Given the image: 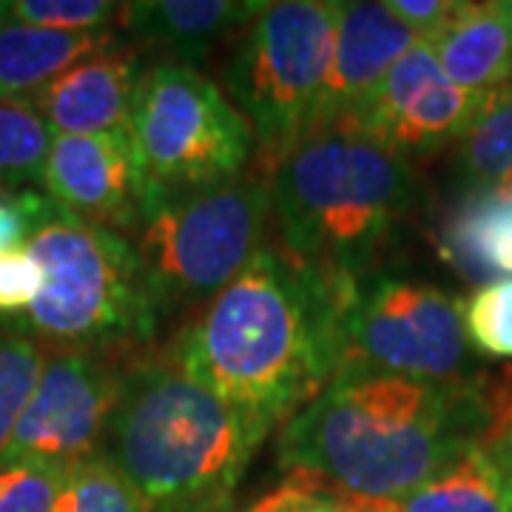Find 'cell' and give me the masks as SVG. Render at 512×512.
<instances>
[{
    "instance_id": "7a4b0ae2",
    "label": "cell",
    "mask_w": 512,
    "mask_h": 512,
    "mask_svg": "<svg viewBox=\"0 0 512 512\" xmlns=\"http://www.w3.org/2000/svg\"><path fill=\"white\" fill-rule=\"evenodd\" d=\"M487 427L484 373L433 384L342 367L282 427L276 464L362 501L393 504L476 450Z\"/></svg>"
},
{
    "instance_id": "f1b7e54d",
    "label": "cell",
    "mask_w": 512,
    "mask_h": 512,
    "mask_svg": "<svg viewBox=\"0 0 512 512\" xmlns=\"http://www.w3.org/2000/svg\"><path fill=\"white\" fill-rule=\"evenodd\" d=\"M43 288V271L26 248L0 254V316L29 311Z\"/></svg>"
},
{
    "instance_id": "83f0119b",
    "label": "cell",
    "mask_w": 512,
    "mask_h": 512,
    "mask_svg": "<svg viewBox=\"0 0 512 512\" xmlns=\"http://www.w3.org/2000/svg\"><path fill=\"white\" fill-rule=\"evenodd\" d=\"M55 202L35 191H12L0 185V254L20 251L46 220Z\"/></svg>"
},
{
    "instance_id": "8fae6325",
    "label": "cell",
    "mask_w": 512,
    "mask_h": 512,
    "mask_svg": "<svg viewBox=\"0 0 512 512\" xmlns=\"http://www.w3.org/2000/svg\"><path fill=\"white\" fill-rule=\"evenodd\" d=\"M487 94L467 92L441 69L433 43L419 40L390 69L379 92L350 126L370 134L390 151L410 157H430L458 140L476 123Z\"/></svg>"
},
{
    "instance_id": "603a6c76",
    "label": "cell",
    "mask_w": 512,
    "mask_h": 512,
    "mask_svg": "<svg viewBox=\"0 0 512 512\" xmlns=\"http://www.w3.org/2000/svg\"><path fill=\"white\" fill-rule=\"evenodd\" d=\"M43 365V348L29 330L0 325V456L6 453L23 410L32 402Z\"/></svg>"
},
{
    "instance_id": "e0dca14e",
    "label": "cell",
    "mask_w": 512,
    "mask_h": 512,
    "mask_svg": "<svg viewBox=\"0 0 512 512\" xmlns=\"http://www.w3.org/2000/svg\"><path fill=\"white\" fill-rule=\"evenodd\" d=\"M117 35L103 32H57L12 20H0V97L26 100L74 63L114 43Z\"/></svg>"
},
{
    "instance_id": "ffe728a7",
    "label": "cell",
    "mask_w": 512,
    "mask_h": 512,
    "mask_svg": "<svg viewBox=\"0 0 512 512\" xmlns=\"http://www.w3.org/2000/svg\"><path fill=\"white\" fill-rule=\"evenodd\" d=\"M390 512H512V498L498 467L476 447L416 493L393 501Z\"/></svg>"
},
{
    "instance_id": "ba28073f",
    "label": "cell",
    "mask_w": 512,
    "mask_h": 512,
    "mask_svg": "<svg viewBox=\"0 0 512 512\" xmlns=\"http://www.w3.org/2000/svg\"><path fill=\"white\" fill-rule=\"evenodd\" d=\"M126 128L157 191L237 180L256 151L248 120L220 86L171 60L143 74Z\"/></svg>"
},
{
    "instance_id": "4316f807",
    "label": "cell",
    "mask_w": 512,
    "mask_h": 512,
    "mask_svg": "<svg viewBox=\"0 0 512 512\" xmlns=\"http://www.w3.org/2000/svg\"><path fill=\"white\" fill-rule=\"evenodd\" d=\"M117 9L106 0H20L9 3V18L57 32H103L109 20L120 18Z\"/></svg>"
},
{
    "instance_id": "277c9868",
    "label": "cell",
    "mask_w": 512,
    "mask_h": 512,
    "mask_svg": "<svg viewBox=\"0 0 512 512\" xmlns=\"http://www.w3.org/2000/svg\"><path fill=\"white\" fill-rule=\"evenodd\" d=\"M419 197L410 160L350 123L308 134L271 180L279 248L348 279L379 271Z\"/></svg>"
},
{
    "instance_id": "1f68e13d",
    "label": "cell",
    "mask_w": 512,
    "mask_h": 512,
    "mask_svg": "<svg viewBox=\"0 0 512 512\" xmlns=\"http://www.w3.org/2000/svg\"><path fill=\"white\" fill-rule=\"evenodd\" d=\"M185 512H234V498H220V501H211V504H202V507Z\"/></svg>"
},
{
    "instance_id": "3957f363",
    "label": "cell",
    "mask_w": 512,
    "mask_h": 512,
    "mask_svg": "<svg viewBox=\"0 0 512 512\" xmlns=\"http://www.w3.org/2000/svg\"><path fill=\"white\" fill-rule=\"evenodd\" d=\"M268 433V421L197 382L165 350L126 365L103 453L151 512H185L234 498Z\"/></svg>"
},
{
    "instance_id": "7402d4cb",
    "label": "cell",
    "mask_w": 512,
    "mask_h": 512,
    "mask_svg": "<svg viewBox=\"0 0 512 512\" xmlns=\"http://www.w3.org/2000/svg\"><path fill=\"white\" fill-rule=\"evenodd\" d=\"M55 131L29 100L0 97V185L43 183Z\"/></svg>"
},
{
    "instance_id": "4fadbf2b",
    "label": "cell",
    "mask_w": 512,
    "mask_h": 512,
    "mask_svg": "<svg viewBox=\"0 0 512 512\" xmlns=\"http://www.w3.org/2000/svg\"><path fill=\"white\" fill-rule=\"evenodd\" d=\"M419 37L396 18L387 3H336V37L325 89L316 106L313 131L350 123L379 92L384 77Z\"/></svg>"
},
{
    "instance_id": "cb8c5ba5",
    "label": "cell",
    "mask_w": 512,
    "mask_h": 512,
    "mask_svg": "<svg viewBox=\"0 0 512 512\" xmlns=\"http://www.w3.org/2000/svg\"><path fill=\"white\" fill-rule=\"evenodd\" d=\"M470 348L484 359H512V279H495L464 302Z\"/></svg>"
},
{
    "instance_id": "484cf974",
    "label": "cell",
    "mask_w": 512,
    "mask_h": 512,
    "mask_svg": "<svg viewBox=\"0 0 512 512\" xmlns=\"http://www.w3.org/2000/svg\"><path fill=\"white\" fill-rule=\"evenodd\" d=\"M63 473L35 458H0V512H52Z\"/></svg>"
},
{
    "instance_id": "9a60e30c",
    "label": "cell",
    "mask_w": 512,
    "mask_h": 512,
    "mask_svg": "<svg viewBox=\"0 0 512 512\" xmlns=\"http://www.w3.org/2000/svg\"><path fill=\"white\" fill-rule=\"evenodd\" d=\"M120 20L131 40L157 49L171 63L200 66L222 37L248 26L265 3L242 0H148L120 6Z\"/></svg>"
},
{
    "instance_id": "52a82bcc",
    "label": "cell",
    "mask_w": 512,
    "mask_h": 512,
    "mask_svg": "<svg viewBox=\"0 0 512 512\" xmlns=\"http://www.w3.org/2000/svg\"><path fill=\"white\" fill-rule=\"evenodd\" d=\"M271 185L262 180L160 191L140 225L137 251L168 313L214 299L262 248Z\"/></svg>"
},
{
    "instance_id": "d6a6232c",
    "label": "cell",
    "mask_w": 512,
    "mask_h": 512,
    "mask_svg": "<svg viewBox=\"0 0 512 512\" xmlns=\"http://www.w3.org/2000/svg\"><path fill=\"white\" fill-rule=\"evenodd\" d=\"M9 15V3H0V20Z\"/></svg>"
},
{
    "instance_id": "f546056e",
    "label": "cell",
    "mask_w": 512,
    "mask_h": 512,
    "mask_svg": "<svg viewBox=\"0 0 512 512\" xmlns=\"http://www.w3.org/2000/svg\"><path fill=\"white\" fill-rule=\"evenodd\" d=\"M387 9L413 29L419 40L433 43L461 12L458 0H387Z\"/></svg>"
},
{
    "instance_id": "6da1fadb",
    "label": "cell",
    "mask_w": 512,
    "mask_h": 512,
    "mask_svg": "<svg viewBox=\"0 0 512 512\" xmlns=\"http://www.w3.org/2000/svg\"><path fill=\"white\" fill-rule=\"evenodd\" d=\"M353 282L262 245L171 353L197 382L274 427L308 407L342 365Z\"/></svg>"
},
{
    "instance_id": "5bb4252c",
    "label": "cell",
    "mask_w": 512,
    "mask_h": 512,
    "mask_svg": "<svg viewBox=\"0 0 512 512\" xmlns=\"http://www.w3.org/2000/svg\"><path fill=\"white\" fill-rule=\"evenodd\" d=\"M146 72L143 52L117 37L26 100L55 134L120 131L128 126L134 94Z\"/></svg>"
},
{
    "instance_id": "d6986e66",
    "label": "cell",
    "mask_w": 512,
    "mask_h": 512,
    "mask_svg": "<svg viewBox=\"0 0 512 512\" xmlns=\"http://www.w3.org/2000/svg\"><path fill=\"white\" fill-rule=\"evenodd\" d=\"M461 191L512 200V83L487 94L456 146Z\"/></svg>"
},
{
    "instance_id": "d4e9b609",
    "label": "cell",
    "mask_w": 512,
    "mask_h": 512,
    "mask_svg": "<svg viewBox=\"0 0 512 512\" xmlns=\"http://www.w3.org/2000/svg\"><path fill=\"white\" fill-rule=\"evenodd\" d=\"M248 512H390V504L362 501L330 487L322 478L291 473L282 487L259 498Z\"/></svg>"
},
{
    "instance_id": "9c48e42d",
    "label": "cell",
    "mask_w": 512,
    "mask_h": 512,
    "mask_svg": "<svg viewBox=\"0 0 512 512\" xmlns=\"http://www.w3.org/2000/svg\"><path fill=\"white\" fill-rule=\"evenodd\" d=\"M342 367L433 384L481 376L456 296L384 268L350 288L342 316Z\"/></svg>"
},
{
    "instance_id": "2e32d148",
    "label": "cell",
    "mask_w": 512,
    "mask_h": 512,
    "mask_svg": "<svg viewBox=\"0 0 512 512\" xmlns=\"http://www.w3.org/2000/svg\"><path fill=\"white\" fill-rule=\"evenodd\" d=\"M433 49L441 69L467 92L490 94L512 83V0L461 3Z\"/></svg>"
},
{
    "instance_id": "30bf717a",
    "label": "cell",
    "mask_w": 512,
    "mask_h": 512,
    "mask_svg": "<svg viewBox=\"0 0 512 512\" xmlns=\"http://www.w3.org/2000/svg\"><path fill=\"white\" fill-rule=\"evenodd\" d=\"M117 350L60 348L46 356L32 402L0 458H35L72 467L100 453L123 390Z\"/></svg>"
},
{
    "instance_id": "4dcf8cb0",
    "label": "cell",
    "mask_w": 512,
    "mask_h": 512,
    "mask_svg": "<svg viewBox=\"0 0 512 512\" xmlns=\"http://www.w3.org/2000/svg\"><path fill=\"white\" fill-rule=\"evenodd\" d=\"M478 450H484L490 461L498 467V473L504 478V487L512 498V433L510 436H501V439L487 441V444H478Z\"/></svg>"
},
{
    "instance_id": "44dd1931",
    "label": "cell",
    "mask_w": 512,
    "mask_h": 512,
    "mask_svg": "<svg viewBox=\"0 0 512 512\" xmlns=\"http://www.w3.org/2000/svg\"><path fill=\"white\" fill-rule=\"evenodd\" d=\"M52 512H151L143 493L103 450L66 467Z\"/></svg>"
},
{
    "instance_id": "8992f818",
    "label": "cell",
    "mask_w": 512,
    "mask_h": 512,
    "mask_svg": "<svg viewBox=\"0 0 512 512\" xmlns=\"http://www.w3.org/2000/svg\"><path fill=\"white\" fill-rule=\"evenodd\" d=\"M336 37V3H265L222 69L231 100L256 137L259 165L274 174L311 134Z\"/></svg>"
},
{
    "instance_id": "ac0fdd59",
    "label": "cell",
    "mask_w": 512,
    "mask_h": 512,
    "mask_svg": "<svg viewBox=\"0 0 512 512\" xmlns=\"http://www.w3.org/2000/svg\"><path fill=\"white\" fill-rule=\"evenodd\" d=\"M441 256L470 282L512 276V200L461 191L441 225Z\"/></svg>"
},
{
    "instance_id": "7c38bea8",
    "label": "cell",
    "mask_w": 512,
    "mask_h": 512,
    "mask_svg": "<svg viewBox=\"0 0 512 512\" xmlns=\"http://www.w3.org/2000/svg\"><path fill=\"white\" fill-rule=\"evenodd\" d=\"M43 185L49 200L63 211L117 234H137L160 194L140 165L128 128L106 134H55Z\"/></svg>"
},
{
    "instance_id": "5b68a950",
    "label": "cell",
    "mask_w": 512,
    "mask_h": 512,
    "mask_svg": "<svg viewBox=\"0 0 512 512\" xmlns=\"http://www.w3.org/2000/svg\"><path fill=\"white\" fill-rule=\"evenodd\" d=\"M26 251L43 271L40 296L26 311L32 336L60 348L131 350L151 345L171 316L137 245L57 202Z\"/></svg>"
}]
</instances>
